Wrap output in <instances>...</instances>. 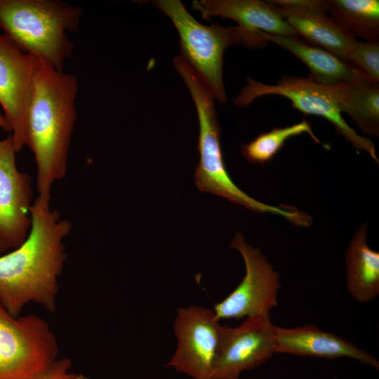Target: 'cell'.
I'll return each instance as SVG.
<instances>
[{
    "label": "cell",
    "instance_id": "cell-1",
    "mask_svg": "<svg viewBox=\"0 0 379 379\" xmlns=\"http://www.w3.org/2000/svg\"><path fill=\"white\" fill-rule=\"evenodd\" d=\"M32 227L26 240L0 256V300L13 317L29 302L48 312L56 309L58 278L67 255L64 239L70 221L38 197L30 208Z\"/></svg>",
    "mask_w": 379,
    "mask_h": 379
},
{
    "label": "cell",
    "instance_id": "cell-2",
    "mask_svg": "<svg viewBox=\"0 0 379 379\" xmlns=\"http://www.w3.org/2000/svg\"><path fill=\"white\" fill-rule=\"evenodd\" d=\"M77 91L75 75L39 62L27 110L26 145L36 166L37 197L46 204L51 203L53 185L67 174Z\"/></svg>",
    "mask_w": 379,
    "mask_h": 379
},
{
    "label": "cell",
    "instance_id": "cell-3",
    "mask_svg": "<svg viewBox=\"0 0 379 379\" xmlns=\"http://www.w3.org/2000/svg\"><path fill=\"white\" fill-rule=\"evenodd\" d=\"M173 65L188 89L197 109L199 124V161L194 182L201 192H211L258 213L281 215L297 225L304 213L286 206H272L258 201L238 187L225 168L220 147V128L215 98L194 69L179 55Z\"/></svg>",
    "mask_w": 379,
    "mask_h": 379
},
{
    "label": "cell",
    "instance_id": "cell-4",
    "mask_svg": "<svg viewBox=\"0 0 379 379\" xmlns=\"http://www.w3.org/2000/svg\"><path fill=\"white\" fill-rule=\"evenodd\" d=\"M79 7L55 0H0V31L23 52L62 71L73 51L67 32H77Z\"/></svg>",
    "mask_w": 379,
    "mask_h": 379
},
{
    "label": "cell",
    "instance_id": "cell-5",
    "mask_svg": "<svg viewBox=\"0 0 379 379\" xmlns=\"http://www.w3.org/2000/svg\"><path fill=\"white\" fill-rule=\"evenodd\" d=\"M153 4L172 21L179 34L180 55L194 69L220 104L227 102L222 78L223 55L230 46L263 48L259 32L239 26L205 25L198 22L180 0H154Z\"/></svg>",
    "mask_w": 379,
    "mask_h": 379
},
{
    "label": "cell",
    "instance_id": "cell-6",
    "mask_svg": "<svg viewBox=\"0 0 379 379\" xmlns=\"http://www.w3.org/2000/svg\"><path fill=\"white\" fill-rule=\"evenodd\" d=\"M58 353L46 321L32 314L13 317L0 300V379H32Z\"/></svg>",
    "mask_w": 379,
    "mask_h": 379
},
{
    "label": "cell",
    "instance_id": "cell-7",
    "mask_svg": "<svg viewBox=\"0 0 379 379\" xmlns=\"http://www.w3.org/2000/svg\"><path fill=\"white\" fill-rule=\"evenodd\" d=\"M277 95L288 99L293 107L305 114L319 116L331 123L346 140L358 150L364 151L378 164L373 142L358 134L345 121L326 86L309 77L285 75L275 85H268L248 77L246 85L234 99L236 106L244 107L264 95Z\"/></svg>",
    "mask_w": 379,
    "mask_h": 379
},
{
    "label": "cell",
    "instance_id": "cell-8",
    "mask_svg": "<svg viewBox=\"0 0 379 379\" xmlns=\"http://www.w3.org/2000/svg\"><path fill=\"white\" fill-rule=\"evenodd\" d=\"M173 327L177 347L166 366L193 379H212L223 329L213 310L195 305L180 307Z\"/></svg>",
    "mask_w": 379,
    "mask_h": 379
},
{
    "label": "cell",
    "instance_id": "cell-9",
    "mask_svg": "<svg viewBox=\"0 0 379 379\" xmlns=\"http://www.w3.org/2000/svg\"><path fill=\"white\" fill-rule=\"evenodd\" d=\"M231 247L242 255L246 273L239 284L223 300L215 304L213 310L215 318L270 317L271 309L277 305L279 274L273 270L261 251L251 246L241 234L234 235Z\"/></svg>",
    "mask_w": 379,
    "mask_h": 379
},
{
    "label": "cell",
    "instance_id": "cell-10",
    "mask_svg": "<svg viewBox=\"0 0 379 379\" xmlns=\"http://www.w3.org/2000/svg\"><path fill=\"white\" fill-rule=\"evenodd\" d=\"M10 134L0 140V253L19 247L32 227V177L18 170Z\"/></svg>",
    "mask_w": 379,
    "mask_h": 379
},
{
    "label": "cell",
    "instance_id": "cell-11",
    "mask_svg": "<svg viewBox=\"0 0 379 379\" xmlns=\"http://www.w3.org/2000/svg\"><path fill=\"white\" fill-rule=\"evenodd\" d=\"M275 325L270 317H247L239 326H223L219 355L212 379H240L275 353Z\"/></svg>",
    "mask_w": 379,
    "mask_h": 379
},
{
    "label": "cell",
    "instance_id": "cell-12",
    "mask_svg": "<svg viewBox=\"0 0 379 379\" xmlns=\"http://www.w3.org/2000/svg\"><path fill=\"white\" fill-rule=\"evenodd\" d=\"M39 62L0 31V105L11 128L16 152L26 145L27 110Z\"/></svg>",
    "mask_w": 379,
    "mask_h": 379
},
{
    "label": "cell",
    "instance_id": "cell-13",
    "mask_svg": "<svg viewBox=\"0 0 379 379\" xmlns=\"http://www.w3.org/2000/svg\"><path fill=\"white\" fill-rule=\"evenodd\" d=\"M291 25L313 46L323 48L347 62V55L357 41L328 15L326 0L268 1Z\"/></svg>",
    "mask_w": 379,
    "mask_h": 379
},
{
    "label": "cell",
    "instance_id": "cell-14",
    "mask_svg": "<svg viewBox=\"0 0 379 379\" xmlns=\"http://www.w3.org/2000/svg\"><path fill=\"white\" fill-rule=\"evenodd\" d=\"M275 353L325 359L349 357L377 370L379 361L353 343L313 324L295 328L275 326Z\"/></svg>",
    "mask_w": 379,
    "mask_h": 379
},
{
    "label": "cell",
    "instance_id": "cell-15",
    "mask_svg": "<svg viewBox=\"0 0 379 379\" xmlns=\"http://www.w3.org/2000/svg\"><path fill=\"white\" fill-rule=\"evenodd\" d=\"M193 10L204 19L220 16L235 21L239 27L284 36L298 37L272 4L260 0H194Z\"/></svg>",
    "mask_w": 379,
    "mask_h": 379
},
{
    "label": "cell",
    "instance_id": "cell-16",
    "mask_svg": "<svg viewBox=\"0 0 379 379\" xmlns=\"http://www.w3.org/2000/svg\"><path fill=\"white\" fill-rule=\"evenodd\" d=\"M265 41L286 49L301 60L310 70L309 78L324 86L368 79L350 64L330 52L310 45L298 37L284 36L259 32Z\"/></svg>",
    "mask_w": 379,
    "mask_h": 379
},
{
    "label": "cell",
    "instance_id": "cell-17",
    "mask_svg": "<svg viewBox=\"0 0 379 379\" xmlns=\"http://www.w3.org/2000/svg\"><path fill=\"white\" fill-rule=\"evenodd\" d=\"M367 232L366 223L356 231L345 257L347 292L360 302L379 294V253L368 246Z\"/></svg>",
    "mask_w": 379,
    "mask_h": 379
},
{
    "label": "cell",
    "instance_id": "cell-18",
    "mask_svg": "<svg viewBox=\"0 0 379 379\" xmlns=\"http://www.w3.org/2000/svg\"><path fill=\"white\" fill-rule=\"evenodd\" d=\"M340 112L368 136L379 133V84L368 79L326 86Z\"/></svg>",
    "mask_w": 379,
    "mask_h": 379
},
{
    "label": "cell",
    "instance_id": "cell-19",
    "mask_svg": "<svg viewBox=\"0 0 379 379\" xmlns=\"http://www.w3.org/2000/svg\"><path fill=\"white\" fill-rule=\"evenodd\" d=\"M330 17L347 34L379 42L378 0H326Z\"/></svg>",
    "mask_w": 379,
    "mask_h": 379
},
{
    "label": "cell",
    "instance_id": "cell-20",
    "mask_svg": "<svg viewBox=\"0 0 379 379\" xmlns=\"http://www.w3.org/2000/svg\"><path fill=\"white\" fill-rule=\"evenodd\" d=\"M302 133L308 134L312 139L319 142L310 123L302 120L288 126L274 128L269 132L260 134L242 146V154L248 161L263 164L277 154L287 140Z\"/></svg>",
    "mask_w": 379,
    "mask_h": 379
},
{
    "label": "cell",
    "instance_id": "cell-21",
    "mask_svg": "<svg viewBox=\"0 0 379 379\" xmlns=\"http://www.w3.org/2000/svg\"><path fill=\"white\" fill-rule=\"evenodd\" d=\"M347 62L369 81L379 84V42L357 41L347 55Z\"/></svg>",
    "mask_w": 379,
    "mask_h": 379
},
{
    "label": "cell",
    "instance_id": "cell-22",
    "mask_svg": "<svg viewBox=\"0 0 379 379\" xmlns=\"http://www.w3.org/2000/svg\"><path fill=\"white\" fill-rule=\"evenodd\" d=\"M71 366L69 358L56 359L32 379H89L83 374L69 372Z\"/></svg>",
    "mask_w": 379,
    "mask_h": 379
},
{
    "label": "cell",
    "instance_id": "cell-23",
    "mask_svg": "<svg viewBox=\"0 0 379 379\" xmlns=\"http://www.w3.org/2000/svg\"><path fill=\"white\" fill-rule=\"evenodd\" d=\"M0 128L6 132L11 133V128L9 123L4 115L1 114H0Z\"/></svg>",
    "mask_w": 379,
    "mask_h": 379
},
{
    "label": "cell",
    "instance_id": "cell-24",
    "mask_svg": "<svg viewBox=\"0 0 379 379\" xmlns=\"http://www.w3.org/2000/svg\"><path fill=\"white\" fill-rule=\"evenodd\" d=\"M333 379H338V378L335 377V378H333Z\"/></svg>",
    "mask_w": 379,
    "mask_h": 379
}]
</instances>
